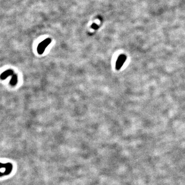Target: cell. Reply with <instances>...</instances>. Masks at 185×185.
<instances>
[{
  "mask_svg": "<svg viewBox=\"0 0 185 185\" xmlns=\"http://www.w3.org/2000/svg\"><path fill=\"white\" fill-rule=\"evenodd\" d=\"M17 82H18V76L16 74H14L12 76V79H11V82H10V84L12 86H14V85L17 84Z\"/></svg>",
  "mask_w": 185,
  "mask_h": 185,
  "instance_id": "277c9868",
  "label": "cell"
},
{
  "mask_svg": "<svg viewBox=\"0 0 185 185\" xmlns=\"http://www.w3.org/2000/svg\"><path fill=\"white\" fill-rule=\"evenodd\" d=\"M126 59V57L124 55H120L119 57L117 60L116 61V69L117 70H119L123 64L124 63L125 60Z\"/></svg>",
  "mask_w": 185,
  "mask_h": 185,
  "instance_id": "7a4b0ae2",
  "label": "cell"
},
{
  "mask_svg": "<svg viewBox=\"0 0 185 185\" xmlns=\"http://www.w3.org/2000/svg\"><path fill=\"white\" fill-rule=\"evenodd\" d=\"M52 42L50 38H47L39 44L37 47V52L39 55H42L45 51L46 48Z\"/></svg>",
  "mask_w": 185,
  "mask_h": 185,
  "instance_id": "6da1fadb",
  "label": "cell"
},
{
  "mask_svg": "<svg viewBox=\"0 0 185 185\" xmlns=\"http://www.w3.org/2000/svg\"><path fill=\"white\" fill-rule=\"evenodd\" d=\"M14 71L12 70H8L4 72H3L1 75V80H5L7 78L10 76H13L14 75Z\"/></svg>",
  "mask_w": 185,
  "mask_h": 185,
  "instance_id": "3957f363",
  "label": "cell"
}]
</instances>
